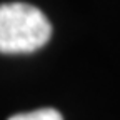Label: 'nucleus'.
Instances as JSON below:
<instances>
[{
	"instance_id": "obj_2",
	"label": "nucleus",
	"mask_w": 120,
	"mask_h": 120,
	"mask_svg": "<svg viewBox=\"0 0 120 120\" xmlns=\"http://www.w3.org/2000/svg\"><path fill=\"white\" fill-rule=\"evenodd\" d=\"M8 120H64V117L55 109H38L34 112L12 115Z\"/></svg>"
},
{
	"instance_id": "obj_1",
	"label": "nucleus",
	"mask_w": 120,
	"mask_h": 120,
	"mask_svg": "<svg viewBox=\"0 0 120 120\" xmlns=\"http://www.w3.org/2000/svg\"><path fill=\"white\" fill-rule=\"evenodd\" d=\"M45 13L23 2L0 5V53H32L50 40Z\"/></svg>"
}]
</instances>
